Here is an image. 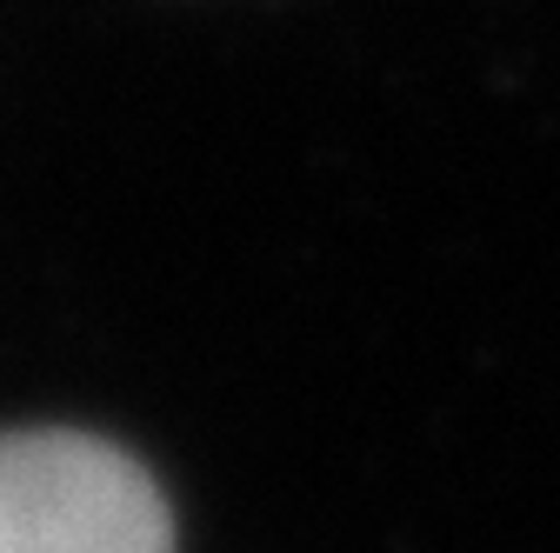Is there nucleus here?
Segmentation results:
<instances>
[{
    "label": "nucleus",
    "instance_id": "nucleus-1",
    "mask_svg": "<svg viewBox=\"0 0 560 553\" xmlns=\"http://www.w3.org/2000/svg\"><path fill=\"white\" fill-rule=\"evenodd\" d=\"M0 553H174V514L94 434H0Z\"/></svg>",
    "mask_w": 560,
    "mask_h": 553
}]
</instances>
